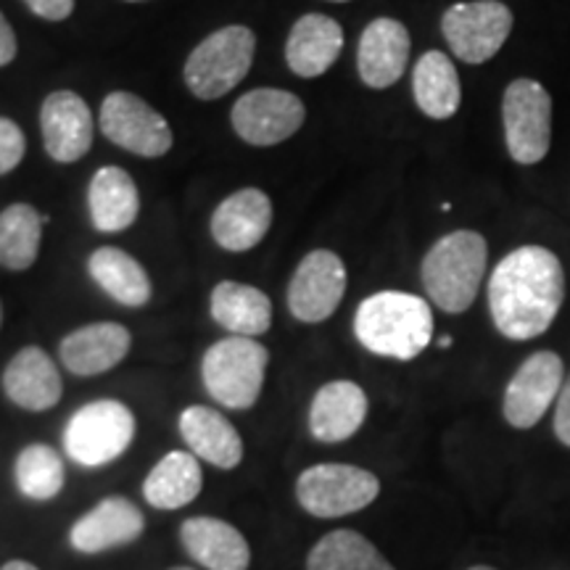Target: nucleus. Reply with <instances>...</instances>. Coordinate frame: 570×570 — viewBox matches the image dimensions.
<instances>
[{
  "label": "nucleus",
  "mask_w": 570,
  "mask_h": 570,
  "mask_svg": "<svg viewBox=\"0 0 570 570\" xmlns=\"http://www.w3.org/2000/svg\"><path fill=\"white\" fill-rule=\"evenodd\" d=\"M566 302V269L547 246H520L494 267L489 309L510 341H531L550 331Z\"/></svg>",
  "instance_id": "f257e3e1"
},
{
  "label": "nucleus",
  "mask_w": 570,
  "mask_h": 570,
  "mask_svg": "<svg viewBox=\"0 0 570 570\" xmlns=\"http://www.w3.org/2000/svg\"><path fill=\"white\" fill-rule=\"evenodd\" d=\"M346 294V265L344 259L331 248H315L298 262L294 277L288 283V302L291 315L298 323H325Z\"/></svg>",
  "instance_id": "ddd939ff"
},
{
  "label": "nucleus",
  "mask_w": 570,
  "mask_h": 570,
  "mask_svg": "<svg viewBox=\"0 0 570 570\" xmlns=\"http://www.w3.org/2000/svg\"><path fill=\"white\" fill-rule=\"evenodd\" d=\"M40 130L42 146L53 161H80L92 146L90 106L77 92L56 90L40 106Z\"/></svg>",
  "instance_id": "4468645a"
},
{
  "label": "nucleus",
  "mask_w": 570,
  "mask_h": 570,
  "mask_svg": "<svg viewBox=\"0 0 570 570\" xmlns=\"http://www.w3.org/2000/svg\"><path fill=\"white\" fill-rule=\"evenodd\" d=\"M209 309L214 323L223 325L233 336L256 338L273 325V302L256 285L223 281L214 285Z\"/></svg>",
  "instance_id": "b1692460"
},
{
  "label": "nucleus",
  "mask_w": 570,
  "mask_h": 570,
  "mask_svg": "<svg viewBox=\"0 0 570 570\" xmlns=\"http://www.w3.org/2000/svg\"><path fill=\"white\" fill-rule=\"evenodd\" d=\"M489 265V244L475 230H454L428 248L420 281L428 298L446 315H462L479 298Z\"/></svg>",
  "instance_id": "7ed1b4c3"
},
{
  "label": "nucleus",
  "mask_w": 570,
  "mask_h": 570,
  "mask_svg": "<svg viewBox=\"0 0 570 570\" xmlns=\"http://www.w3.org/2000/svg\"><path fill=\"white\" fill-rule=\"evenodd\" d=\"M0 325H3V302H0Z\"/></svg>",
  "instance_id": "58836bf2"
},
{
  "label": "nucleus",
  "mask_w": 570,
  "mask_h": 570,
  "mask_svg": "<svg viewBox=\"0 0 570 570\" xmlns=\"http://www.w3.org/2000/svg\"><path fill=\"white\" fill-rule=\"evenodd\" d=\"M504 142L512 161L533 167L552 146V96L531 77H518L502 96Z\"/></svg>",
  "instance_id": "0eeeda50"
},
{
  "label": "nucleus",
  "mask_w": 570,
  "mask_h": 570,
  "mask_svg": "<svg viewBox=\"0 0 570 570\" xmlns=\"http://www.w3.org/2000/svg\"><path fill=\"white\" fill-rule=\"evenodd\" d=\"M202 487L204 475L196 454L169 452L148 473L142 483V497L156 510H180L202 494Z\"/></svg>",
  "instance_id": "cd10ccee"
},
{
  "label": "nucleus",
  "mask_w": 570,
  "mask_h": 570,
  "mask_svg": "<svg viewBox=\"0 0 570 570\" xmlns=\"http://www.w3.org/2000/svg\"><path fill=\"white\" fill-rule=\"evenodd\" d=\"M273 225V202L265 190L240 188L212 214V238L225 252H252L267 238Z\"/></svg>",
  "instance_id": "dca6fc26"
},
{
  "label": "nucleus",
  "mask_w": 570,
  "mask_h": 570,
  "mask_svg": "<svg viewBox=\"0 0 570 570\" xmlns=\"http://www.w3.org/2000/svg\"><path fill=\"white\" fill-rule=\"evenodd\" d=\"M3 391L27 412H46L61 402L63 381L56 362L40 346H24L3 370Z\"/></svg>",
  "instance_id": "6ab92c4d"
},
{
  "label": "nucleus",
  "mask_w": 570,
  "mask_h": 570,
  "mask_svg": "<svg viewBox=\"0 0 570 570\" xmlns=\"http://www.w3.org/2000/svg\"><path fill=\"white\" fill-rule=\"evenodd\" d=\"M468 570H497V568H491V566H473V568H468Z\"/></svg>",
  "instance_id": "4c0bfd02"
},
{
  "label": "nucleus",
  "mask_w": 570,
  "mask_h": 570,
  "mask_svg": "<svg viewBox=\"0 0 570 570\" xmlns=\"http://www.w3.org/2000/svg\"><path fill=\"white\" fill-rule=\"evenodd\" d=\"M439 346H441V348H449V346H452V338H449V336H444V338H441V341H439Z\"/></svg>",
  "instance_id": "e433bc0d"
},
{
  "label": "nucleus",
  "mask_w": 570,
  "mask_h": 570,
  "mask_svg": "<svg viewBox=\"0 0 570 570\" xmlns=\"http://www.w3.org/2000/svg\"><path fill=\"white\" fill-rule=\"evenodd\" d=\"M132 3H138V0H132Z\"/></svg>",
  "instance_id": "79ce46f5"
},
{
  "label": "nucleus",
  "mask_w": 570,
  "mask_h": 570,
  "mask_svg": "<svg viewBox=\"0 0 570 570\" xmlns=\"http://www.w3.org/2000/svg\"><path fill=\"white\" fill-rule=\"evenodd\" d=\"M88 206L98 233H122L140 214L138 185L122 167H101L90 180Z\"/></svg>",
  "instance_id": "393cba45"
},
{
  "label": "nucleus",
  "mask_w": 570,
  "mask_h": 570,
  "mask_svg": "<svg viewBox=\"0 0 570 570\" xmlns=\"http://www.w3.org/2000/svg\"><path fill=\"white\" fill-rule=\"evenodd\" d=\"M381 494V481L365 468L323 462L306 468L296 481L298 504L315 518H344L365 510Z\"/></svg>",
  "instance_id": "6e6552de"
},
{
  "label": "nucleus",
  "mask_w": 570,
  "mask_h": 570,
  "mask_svg": "<svg viewBox=\"0 0 570 570\" xmlns=\"http://www.w3.org/2000/svg\"><path fill=\"white\" fill-rule=\"evenodd\" d=\"M101 132L114 146L142 159H159L175 146L173 127L151 104L127 90L109 92L101 106Z\"/></svg>",
  "instance_id": "9d476101"
},
{
  "label": "nucleus",
  "mask_w": 570,
  "mask_h": 570,
  "mask_svg": "<svg viewBox=\"0 0 570 570\" xmlns=\"http://www.w3.org/2000/svg\"><path fill=\"white\" fill-rule=\"evenodd\" d=\"M554 436L560 439L562 446L570 449V373L562 381L560 396L554 402Z\"/></svg>",
  "instance_id": "473e14b6"
},
{
  "label": "nucleus",
  "mask_w": 570,
  "mask_h": 570,
  "mask_svg": "<svg viewBox=\"0 0 570 570\" xmlns=\"http://www.w3.org/2000/svg\"><path fill=\"white\" fill-rule=\"evenodd\" d=\"M562 381H566V365L558 352L541 348V352L525 356L523 365L515 370L504 389V420L518 431H529L558 402Z\"/></svg>",
  "instance_id": "f8f14e48"
},
{
  "label": "nucleus",
  "mask_w": 570,
  "mask_h": 570,
  "mask_svg": "<svg viewBox=\"0 0 570 570\" xmlns=\"http://www.w3.org/2000/svg\"><path fill=\"white\" fill-rule=\"evenodd\" d=\"M42 214L30 204H11L0 212V267L24 273L40 256Z\"/></svg>",
  "instance_id": "c85d7f7f"
},
{
  "label": "nucleus",
  "mask_w": 570,
  "mask_h": 570,
  "mask_svg": "<svg viewBox=\"0 0 570 570\" xmlns=\"http://www.w3.org/2000/svg\"><path fill=\"white\" fill-rule=\"evenodd\" d=\"M367 417V394L354 381H331L309 407V433L323 444H341L360 431Z\"/></svg>",
  "instance_id": "412c9836"
},
{
  "label": "nucleus",
  "mask_w": 570,
  "mask_h": 570,
  "mask_svg": "<svg viewBox=\"0 0 570 570\" xmlns=\"http://www.w3.org/2000/svg\"><path fill=\"white\" fill-rule=\"evenodd\" d=\"M412 96L428 119H452L460 111L462 85L454 61L441 51H425L412 71Z\"/></svg>",
  "instance_id": "a878e982"
},
{
  "label": "nucleus",
  "mask_w": 570,
  "mask_h": 570,
  "mask_svg": "<svg viewBox=\"0 0 570 570\" xmlns=\"http://www.w3.org/2000/svg\"><path fill=\"white\" fill-rule=\"evenodd\" d=\"M132 336L125 325L119 323H92L71 331L61 338L59 356L61 365L69 373L90 377L109 373L130 354Z\"/></svg>",
  "instance_id": "a211bd4d"
},
{
  "label": "nucleus",
  "mask_w": 570,
  "mask_h": 570,
  "mask_svg": "<svg viewBox=\"0 0 570 570\" xmlns=\"http://www.w3.org/2000/svg\"><path fill=\"white\" fill-rule=\"evenodd\" d=\"M90 277L109 294L114 302L130 306V309H140L151 302V277L135 256H130L122 248L104 246L90 254L88 259Z\"/></svg>",
  "instance_id": "bb28decb"
},
{
  "label": "nucleus",
  "mask_w": 570,
  "mask_h": 570,
  "mask_svg": "<svg viewBox=\"0 0 570 570\" xmlns=\"http://www.w3.org/2000/svg\"><path fill=\"white\" fill-rule=\"evenodd\" d=\"M24 6L46 21H63L75 11V0H24Z\"/></svg>",
  "instance_id": "72a5a7b5"
},
{
  "label": "nucleus",
  "mask_w": 570,
  "mask_h": 570,
  "mask_svg": "<svg viewBox=\"0 0 570 570\" xmlns=\"http://www.w3.org/2000/svg\"><path fill=\"white\" fill-rule=\"evenodd\" d=\"M27 154V138L9 117H0V177L13 173Z\"/></svg>",
  "instance_id": "2f4dec72"
},
{
  "label": "nucleus",
  "mask_w": 570,
  "mask_h": 570,
  "mask_svg": "<svg viewBox=\"0 0 570 570\" xmlns=\"http://www.w3.org/2000/svg\"><path fill=\"white\" fill-rule=\"evenodd\" d=\"M13 479L24 497L35 502H51L63 489V460L48 444H30L19 452L13 462Z\"/></svg>",
  "instance_id": "7c9ffc66"
},
{
  "label": "nucleus",
  "mask_w": 570,
  "mask_h": 570,
  "mask_svg": "<svg viewBox=\"0 0 570 570\" xmlns=\"http://www.w3.org/2000/svg\"><path fill=\"white\" fill-rule=\"evenodd\" d=\"M135 439V415L117 399H98L71 415L63 449L77 465L101 468L122 458Z\"/></svg>",
  "instance_id": "423d86ee"
},
{
  "label": "nucleus",
  "mask_w": 570,
  "mask_h": 570,
  "mask_svg": "<svg viewBox=\"0 0 570 570\" xmlns=\"http://www.w3.org/2000/svg\"><path fill=\"white\" fill-rule=\"evenodd\" d=\"M180 433L190 454L219 470H233L244 460V441L223 412L194 404L180 412Z\"/></svg>",
  "instance_id": "5701e85b"
},
{
  "label": "nucleus",
  "mask_w": 570,
  "mask_h": 570,
  "mask_svg": "<svg viewBox=\"0 0 570 570\" xmlns=\"http://www.w3.org/2000/svg\"><path fill=\"white\" fill-rule=\"evenodd\" d=\"M0 570H40V568L32 566V562H24V560H11V562H6Z\"/></svg>",
  "instance_id": "c9c22d12"
},
{
  "label": "nucleus",
  "mask_w": 570,
  "mask_h": 570,
  "mask_svg": "<svg viewBox=\"0 0 570 570\" xmlns=\"http://www.w3.org/2000/svg\"><path fill=\"white\" fill-rule=\"evenodd\" d=\"M306 570H396L362 533L338 529L312 547Z\"/></svg>",
  "instance_id": "c756f323"
},
{
  "label": "nucleus",
  "mask_w": 570,
  "mask_h": 570,
  "mask_svg": "<svg viewBox=\"0 0 570 570\" xmlns=\"http://www.w3.org/2000/svg\"><path fill=\"white\" fill-rule=\"evenodd\" d=\"M512 24V11L499 0H470L449 6L441 17V35L460 61L487 63L504 48Z\"/></svg>",
  "instance_id": "1a4fd4ad"
},
{
  "label": "nucleus",
  "mask_w": 570,
  "mask_h": 570,
  "mask_svg": "<svg viewBox=\"0 0 570 570\" xmlns=\"http://www.w3.org/2000/svg\"><path fill=\"white\" fill-rule=\"evenodd\" d=\"M269 352L259 341L227 336L209 346L202 360L204 386L227 410H248L265 386Z\"/></svg>",
  "instance_id": "39448f33"
},
{
  "label": "nucleus",
  "mask_w": 570,
  "mask_h": 570,
  "mask_svg": "<svg viewBox=\"0 0 570 570\" xmlns=\"http://www.w3.org/2000/svg\"><path fill=\"white\" fill-rule=\"evenodd\" d=\"M146 531V518L138 504L125 497H109L98 502L80 520H75L69 531V541L77 552L98 554L114 547L132 544Z\"/></svg>",
  "instance_id": "f3484780"
},
{
  "label": "nucleus",
  "mask_w": 570,
  "mask_h": 570,
  "mask_svg": "<svg viewBox=\"0 0 570 570\" xmlns=\"http://www.w3.org/2000/svg\"><path fill=\"white\" fill-rule=\"evenodd\" d=\"M354 336L370 354L415 360L433 341L431 304L404 291H377L356 306Z\"/></svg>",
  "instance_id": "f03ea898"
},
{
  "label": "nucleus",
  "mask_w": 570,
  "mask_h": 570,
  "mask_svg": "<svg viewBox=\"0 0 570 570\" xmlns=\"http://www.w3.org/2000/svg\"><path fill=\"white\" fill-rule=\"evenodd\" d=\"M331 3H348V0H331Z\"/></svg>",
  "instance_id": "ea45409f"
},
{
  "label": "nucleus",
  "mask_w": 570,
  "mask_h": 570,
  "mask_svg": "<svg viewBox=\"0 0 570 570\" xmlns=\"http://www.w3.org/2000/svg\"><path fill=\"white\" fill-rule=\"evenodd\" d=\"M256 35L244 24H230L212 32L190 51L183 80L202 101H217L244 82L254 63Z\"/></svg>",
  "instance_id": "20e7f679"
},
{
  "label": "nucleus",
  "mask_w": 570,
  "mask_h": 570,
  "mask_svg": "<svg viewBox=\"0 0 570 570\" xmlns=\"http://www.w3.org/2000/svg\"><path fill=\"white\" fill-rule=\"evenodd\" d=\"M306 119V106L298 96L277 88L248 90L230 111L233 130L248 146L269 148L294 138Z\"/></svg>",
  "instance_id": "9b49d317"
},
{
  "label": "nucleus",
  "mask_w": 570,
  "mask_h": 570,
  "mask_svg": "<svg viewBox=\"0 0 570 570\" xmlns=\"http://www.w3.org/2000/svg\"><path fill=\"white\" fill-rule=\"evenodd\" d=\"M173 570H194V568H173Z\"/></svg>",
  "instance_id": "a19ab883"
},
{
  "label": "nucleus",
  "mask_w": 570,
  "mask_h": 570,
  "mask_svg": "<svg viewBox=\"0 0 570 570\" xmlns=\"http://www.w3.org/2000/svg\"><path fill=\"white\" fill-rule=\"evenodd\" d=\"M17 32H13V27L9 24V19L3 17V11H0V67H9V63L17 59Z\"/></svg>",
  "instance_id": "f704fd0d"
},
{
  "label": "nucleus",
  "mask_w": 570,
  "mask_h": 570,
  "mask_svg": "<svg viewBox=\"0 0 570 570\" xmlns=\"http://www.w3.org/2000/svg\"><path fill=\"white\" fill-rule=\"evenodd\" d=\"M412 40L399 19L377 17L370 21L356 46V71L373 90H386L404 77Z\"/></svg>",
  "instance_id": "2eb2a0df"
},
{
  "label": "nucleus",
  "mask_w": 570,
  "mask_h": 570,
  "mask_svg": "<svg viewBox=\"0 0 570 570\" xmlns=\"http://www.w3.org/2000/svg\"><path fill=\"white\" fill-rule=\"evenodd\" d=\"M185 552L209 570H248L252 547L233 523L219 518H188L180 529Z\"/></svg>",
  "instance_id": "4be33fe9"
},
{
  "label": "nucleus",
  "mask_w": 570,
  "mask_h": 570,
  "mask_svg": "<svg viewBox=\"0 0 570 570\" xmlns=\"http://www.w3.org/2000/svg\"><path fill=\"white\" fill-rule=\"evenodd\" d=\"M344 51V27L325 13H304L285 40V63L296 77H323Z\"/></svg>",
  "instance_id": "aec40b11"
}]
</instances>
